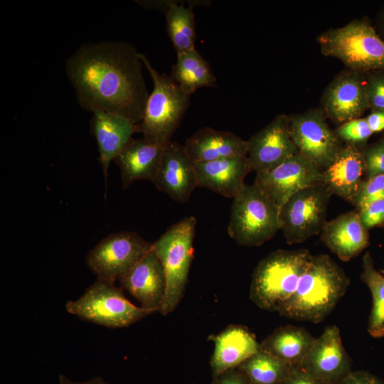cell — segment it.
<instances>
[{
    "mask_svg": "<svg viewBox=\"0 0 384 384\" xmlns=\"http://www.w3.org/2000/svg\"><path fill=\"white\" fill-rule=\"evenodd\" d=\"M143 62L130 43L102 41L81 46L65 62V73L85 110L123 116L138 124L149 94Z\"/></svg>",
    "mask_w": 384,
    "mask_h": 384,
    "instance_id": "cell-1",
    "label": "cell"
},
{
    "mask_svg": "<svg viewBox=\"0 0 384 384\" xmlns=\"http://www.w3.org/2000/svg\"><path fill=\"white\" fill-rule=\"evenodd\" d=\"M349 284L344 270L331 257L312 255L296 290L277 311L290 319L319 324L334 309Z\"/></svg>",
    "mask_w": 384,
    "mask_h": 384,
    "instance_id": "cell-2",
    "label": "cell"
},
{
    "mask_svg": "<svg viewBox=\"0 0 384 384\" xmlns=\"http://www.w3.org/2000/svg\"><path fill=\"white\" fill-rule=\"evenodd\" d=\"M312 255L308 250H274L257 265L250 287V299L260 309L277 311L296 290Z\"/></svg>",
    "mask_w": 384,
    "mask_h": 384,
    "instance_id": "cell-3",
    "label": "cell"
},
{
    "mask_svg": "<svg viewBox=\"0 0 384 384\" xmlns=\"http://www.w3.org/2000/svg\"><path fill=\"white\" fill-rule=\"evenodd\" d=\"M154 83L144 110V117L137 124L143 137L166 146L181 123L190 102L191 95L165 73H159L146 56L139 53Z\"/></svg>",
    "mask_w": 384,
    "mask_h": 384,
    "instance_id": "cell-4",
    "label": "cell"
},
{
    "mask_svg": "<svg viewBox=\"0 0 384 384\" xmlns=\"http://www.w3.org/2000/svg\"><path fill=\"white\" fill-rule=\"evenodd\" d=\"M324 55L341 60L348 70L363 73L384 69V41L366 21L355 19L317 37Z\"/></svg>",
    "mask_w": 384,
    "mask_h": 384,
    "instance_id": "cell-5",
    "label": "cell"
},
{
    "mask_svg": "<svg viewBox=\"0 0 384 384\" xmlns=\"http://www.w3.org/2000/svg\"><path fill=\"white\" fill-rule=\"evenodd\" d=\"M196 218L188 216L171 225L153 242V248L164 270L166 288L159 311L166 316L181 302L193 260Z\"/></svg>",
    "mask_w": 384,
    "mask_h": 384,
    "instance_id": "cell-6",
    "label": "cell"
},
{
    "mask_svg": "<svg viewBox=\"0 0 384 384\" xmlns=\"http://www.w3.org/2000/svg\"><path fill=\"white\" fill-rule=\"evenodd\" d=\"M280 230L279 208L257 186L244 184L233 198L228 233L238 245L260 246Z\"/></svg>",
    "mask_w": 384,
    "mask_h": 384,
    "instance_id": "cell-7",
    "label": "cell"
},
{
    "mask_svg": "<svg viewBox=\"0 0 384 384\" xmlns=\"http://www.w3.org/2000/svg\"><path fill=\"white\" fill-rule=\"evenodd\" d=\"M65 309L81 319L112 329L127 327L154 313L132 304L114 283L100 279L78 299L67 302Z\"/></svg>",
    "mask_w": 384,
    "mask_h": 384,
    "instance_id": "cell-8",
    "label": "cell"
},
{
    "mask_svg": "<svg viewBox=\"0 0 384 384\" xmlns=\"http://www.w3.org/2000/svg\"><path fill=\"white\" fill-rule=\"evenodd\" d=\"M332 194L318 183L291 196L279 208L280 230L289 245L302 243L321 233Z\"/></svg>",
    "mask_w": 384,
    "mask_h": 384,
    "instance_id": "cell-9",
    "label": "cell"
},
{
    "mask_svg": "<svg viewBox=\"0 0 384 384\" xmlns=\"http://www.w3.org/2000/svg\"><path fill=\"white\" fill-rule=\"evenodd\" d=\"M153 248L133 232L112 233L102 239L88 253L86 262L97 279L120 281Z\"/></svg>",
    "mask_w": 384,
    "mask_h": 384,
    "instance_id": "cell-10",
    "label": "cell"
},
{
    "mask_svg": "<svg viewBox=\"0 0 384 384\" xmlns=\"http://www.w3.org/2000/svg\"><path fill=\"white\" fill-rule=\"evenodd\" d=\"M289 132L299 153L321 170L334 159L341 141L328 125L325 115L317 109L288 116Z\"/></svg>",
    "mask_w": 384,
    "mask_h": 384,
    "instance_id": "cell-11",
    "label": "cell"
},
{
    "mask_svg": "<svg viewBox=\"0 0 384 384\" xmlns=\"http://www.w3.org/2000/svg\"><path fill=\"white\" fill-rule=\"evenodd\" d=\"M322 170L297 153L278 166L257 173L255 183L279 207L294 193L321 183Z\"/></svg>",
    "mask_w": 384,
    "mask_h": 384,
    "instance_id": "cell-12",
    "label": "cell"
},
{
    "mask_svg": "<svg viewBox=\"0 0 384 384\" xmlns=\"http://www.w3.org/2000/svg\"><path fill=\"white\" fill-rule=\"evenodd\" d=\"M301 368L309 375L329 384H339L352 371L351 360L337 326L325 328L304 358Z\"/></svg>",
    "mask_w": 384,
    "mask_h": 384,
    "instance_id": "cell-13",
    "label": "cell"
},
{
    "mask_svg": "<svg viewBox=\"0 0 384 384\" xmlns=\"http://www.w3.org/2000/svg\"><path fill=\"white\" fill-rule=\"evenodd\" d=\"M297 153L286 114L277 116L247 141V156L256 173L270 170Z\"/></svg>",
    "mask_w": 384,
    "mask_h": 384,
    "instance_id": "cell-14",
    "label": "cell"
},
{
    "mask_svg": "<svg viewBox=\"0 0 384 384\" xmlns=\"http://www.w3.org/2000/svg\"><path fill=\"white\" fill-rule=\"evenodd\" d=\"M322 112L336 123L359 118L368 108L362 73L346 70L338 73L324 90Z\"/></svg>",
    "mask_w": 384,
    "mask_h": 384,
    "instance_id": "cell-15",
    "label": "cell"
},
{
    "mask_svg": "<svg viewBox=\"0 0 384 384\" xmlns=\"http://www.w3.org/2000/svg\"><path fill=\"white\" fill-rule=\"evenodd\" d=\"M156 187L178 203H186L198 186L194 164L183 146L170 142L165 147L154 181Z\"/></svg>",
    "mask_w": 384,
    "mask_h": 384,
    "instance_id": "cell-16",
    "label": "cell"
},
{
    "mask_svg": "<svg viewBox=\"0 0 384 384\" xmlns=\"http://www.w3.org/2000/svg\"><path fill=\"white\" fill-rule=\"evenodd\" d=\"M140 303L154 312L160 311L164 298L166 279L162 264L152 248L119 281Z\"/></svg>",
    "mask_w": 384,
    "mask_h": 384,
    "instance_id": "cell-17",
    "label": "cell"
},
{
    "mask_svg": "<svg viewBox=\"0 0 384 384\" xmlns=\"http://www.w3.org/2000/svg\"><path fill=\"white\" fill-rule=\"evenodd\" d=\"M365 172L363 151L356 145L345 144L333 161L322 170L321 183L332 195L353 204Z\"/></svg>",
    "mask_w": 384,
    "mask_h": 384,
    "instance_id": "cell-18",
    "label": "cell"
},
{
    "mask_svg": "<svg viewBox=\"0 0 384 384\" xmlns=\"http://www.w3.org/2000/svg\"><path fill=\"white\" fill-rule=\"evenodd\" d=\"M208 339L214 343L210 358L213 378L220 373L239 367L260 350V344L247 327L230 324Z\"/></svg>",
    "mask_w": 384,
    "mask_h": 384,
    "instance_id": "cell-19",
    "label": "cell"
},
{
    "mask_svg": "<svg viewBox=\"0 0 384 384\" xmlns=\"http://www.w3.org/2000/svg\"><path fill=\"white\" fill-rule=\"evenodd\" d=\"M320 234L323 243L343 262L358 255L369 243L368 230L356 211L326 221Z\"/></svg>",
    "mask_w": 384,
    "mask_h": 384,
    "instance_id": "cell-20",
    "label": "cell"
},
{
    "mask_svg": "<svg viewBox=\"0 0 384 384\" xmlns=\"http://www.w3.org/2000/svg\"><path fill=\"white\" fill-rule=\"evenodd\" d=\"M91 129L97 141L99 161L107 180L111 161L114 160L132 139L137 126L123 116L96 111L91 119Z\"/></svg>",
    "mask_w": 384,
    "mask_h": 384,
    "instance_id": "cell-21",
    "label": "cell"
},
{
    "mask_svg": "<svg viewBox=\"0 0 384 384\" xmlns=\"http://www.w3.org/2000/svg\"><path fill=\"white\" fill-rule=\"evenodd\" d=\"M198 186L226 198H234L242 188L252 168L247 156L193 163Z\"/></svg>",
    "mask_w": 384,
    "mask_h": 384,
    "instance_id": "cell-22",
    "label": "cell"
},
{
    "mask_svg": "<svg viewBox=\"0 0 384 384\" xmlns=\"http://www.w3.org/2000/svg\"><path fill=\"white\" fill-rule=\"evenodd\" d=\"M165 147L144 137L132 139L114 160L119 168L123 187L137 180L154 182Z\"/></svg>",
    "mask_w": 384,
    "mask_h": 384,
    "instance_id": "cell-23",
    "label": "cell"
},
{
    "mask_svg": "<svg viewBox=\"0 0 384 384\" xmlns=\"http://www.w3.org/2000/svg\"><path fill=\"white\" fill-rule=\"evenodd\" d=\"M183 148L193 163L247 156V141L233 132L210 127L193 134Z\"/></svg>",
    "mask_w": 384,
    "mask_h": 384,
    "instance_id": "cell-24",
    "label": "cell"
},
{
    "mask_svg": "<svg viewBox=\"0 0 384 384\" xmlns=\"http://www.w3.org/2000/svg\"><path fill=\"white\" fill-rule=\"evenodd\" d=\"M316 338L302 326L277 328L260 344V348L290 366H301Z\"/></svg>",
    "mask_w": 384,
    "mask_h": 384,
    "instance_id": "cell-25",
    "label": "cell"
},
{
    "mask_svg": "<svg viewBox=\"0 0 384 384\" xmlns=\"http://www.w3.org/2000/svg\"><path fill=\"white\" fill-rule=\"evenodd\" d=\"M139 2L144 7L164 12L168 34L177 53L195 49V19L191 7L171 1Z\"/></svg>",
    "mask_w": 384,
    "mask_h": 384,
    "instance_id": "cell-26",
    "label": "cell"
},
{
    "mask_svg": "<svg viewBox=\"0 0 384 384\" xmlns=\"http://www.w3.org/2000/svg\"><path fill=\"white\" fill-rule=\"evenodd\" d=\"M170 76L190 95L200 87H215L216 78L208 62L196 48L177 53Z\"/></svg>",
    "mask_w": 384,
    "mask_h": 384,
    "instance_id": "cell-27",
    "label": "cell"
},
{
    "mask_svg": "<svg viewBox=\"0 0 384 384\" xmlns=\"http://www.w3.org/2000/svg\"><path fill=\"white\" fill-rule=\"evenodd\" d=\"M291 366L260 348L238 368L247 376L250 384H281Z\"/></svg>",
    "mask_w": 384,
    "mask_h": 384,
    "instance_id": "cell-28",
    "label": "cell"
},
{
    "mask_svg": "<svg viewBox=\"0 0 384 384\" xmlns=\"http://www.w3.org/2000/svg\"><path fill=\"white\" fill-rule=\"evenodd\" d=\"M361 278L370 289L373 298L368 332L373 337H382L384 336V274L375 269L369 252L363 257Z\"/></svg>",
    "mask_w": 384,
    "mask_h": 384,
    "instance_id": "cell-29",
    "label": "cell"
},
{
    "mask_svg": "<svg viewBox=\"0 0 384 384\" xmlns=\"http://www.w3.org/2000/svg\"><path fill=\"white\" fill-rule=\"evenodd\" d=\"M338 138L345 144H351L358 146L366 142L372 135L365 118H356L341 124L335 131Z\"/></svg>",
    "mask_w": 384,
    "mask_h": 384,
    "instance_id": "cell-30",
    "label": "cell"
},
{
    "mask_svg": "<svg viewBox=\"0 0 384 384\" xmlns=\"http://www.w3.org/2000/svg\"><path fill=\"white\" fill-rule=\"evenodd\" d=\"M384 199V174H379L363 181L353 205L358 210L369 203Z\"/></svg>",
    "mask_w": 384,
    "mask_h": 384,
    "instance_id": "cell-31",
    "label": "cell"
},
{
    "mask_svg": "<svg viewBox=\"0 0 384 384\" xmlns=\"http://www.w3.org/2000/svg\"><path fill=\"white\" fill-rule=\"evenodd\" d=\"M368 108L384 112V75L373 74L365 80Z\"/></svg>",
    "mask_w": 384,
    "mask_h": 384,
    "instance_id": "cell-32",
    "label": "cell"
},
{
    "mask_svg": "<svg viewBox=\"0 0 384 384\" xmlns=\"http://www.w3.org/2000/svg\"><path fill=\"white\" fill-rule=\"evenodd\" d=\"M368 178L384 174V138L363 151Z\"/></svg>",
    "mask_w": 384,
    "mask_h": 384,
    "instance_id": "cell-33",
    "label": "cell"
},
{
    "mask_svg": "<svg viewBox=\"0 0 384 384\" xmlns=\"http://www.w3.org/2000/svg\"><path fill=\"white\" fill-rule=\"evenodd\" d=\"M358 212L367 230L377 226L384 223V199L372 202Z\"/></svg>",
    "mask_w": 384,
    "mask_h": 384,
    "instance_id": "cell-34",
    "label": "cell"
},
{
    "mask_svg": "<svg viewBox=\"0 0 384 384\" xmlns=\"http://www.w3.org/2000/svg\"><path fill=\"white\" fill-rule=\"evenodd\" d=\"M281 384H329L307 374L301 366H292L287 378Z\"/></svg>",
    "mask_w": 384,
    "mask_h": 384,
    "instance_id": "cell-35",
    "label": "cell"
},
{
    "mask_svg": "<svg viewBox=\"0 0 384 384\" xmlns=\"http://www.w3.org/2000/svg\"><path fill=\"white\" fill-rule=\"evenodd\" d=\"M212 384H250L245 373L238 367L228 370L213 378Z\"/></svg>",
    "mask_w": 384,
    "mask_h": 384,
    "instance_id": "cell-36",
    "label": "cell"
},
{
    "mask_svg": "<svg viewBox=\"0 0 384 384\" xmlns=\"http://www.w3.org/2000/svg\"><path fill=\"white\" fill-rule=\"evenodd\" d=\"M339 384H384V383L368 371L352 370Z\"/></svg>",
    "mask_w": 384,
    "mask_h": 384,
    "instance_id": "cell-37",
    "label": "cell"
},
{
    "mask_svg": "<svg viewBox=\"0 0 384 384\" xmlns=\"http://www.w3.org/2000/svg\"><path fill=\"white\" fill-rule=\"evenodd\" d=\"M365 119L373 133L384 130V112L371 111Z\"/></svg>",
    "mask_w": 384,
    "mask_h": 384,
    "instance_id": "cell-38",
    "label": "cell"
},
{
    "mask_svg": "<svg viewBox=\"0 0 384 384\" xmlns=\"http://www.w3.org/2000/svg\"><path fill=\"white\" fill-rule=\"evenodd\" d=\"M59 384H108L100 376H96L89 380L84 382H74L65 375H59Z\"/></svg>",
    "mask_w": 384,
    "mask_h": 384,
    "instance_id": "cell-39",
    "label": "cell"
},
{
    "mask_svg": "<svg viewBox=\"0 0 384 384\" xmlns=\"http://www.w3.org/2000/svg\"><path fill=\"white\" fill-rule=\"evenodd\" d=\"M383 274H384V270H383Z\"/></svg>",
    "mask_w": 384,
    "mask_h": 384,
    "instance_id": "cell-40",
    "label": "cell"
}]
</instances>
